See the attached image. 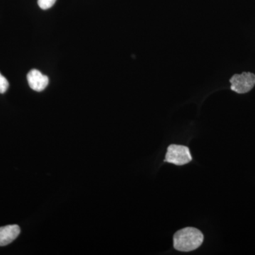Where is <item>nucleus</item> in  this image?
Segmentation results:
<instances>
[{"mask_svg":"<svg viewBox=\"0 0 255 255\" xmlns=\"http://www.w3.org/2000/svg\"><path fill=\"white\" fill-rule=\"evenodd\" d=\"M204 242V235L195 228L188 227L179 230L174 234V249L180 252L195 251Z\"/></svg>","mask_w":255,"mask_h":255,"instance_id":"nucleus-1","label":"nucleus"},{"mask_svg":"<svg viewBox=\"0 0 255 255\" xmlns=\"http://www.w3.org/2000/svg\"><path fill=\"white\" fill-rule=\"evenodd\" d=\"M191 160L192 157L187 146L170 145L167 147L164 162L176 165H184L189 163Z\"/></svg>","mask_w":255,"mask_h":255,"instance_id":"nucleus-2","label":"nucleus"},{"mask_svg":"<svg viewBox=\"0 0 255 255\" xmlns=\"http://www.w3.org/2000/svg\"><path fill=\"white\" fill-rule=\"evenodd\" d=\"M231 89L238 94H246L251 91L255 85V75L251 73H243L234 75L230 80Z\"/></svg>","mask_w":255,"mask_h":255,"instance_id":"nucleus-3","label":"nucleus"},{"mask_svg":"<svg viewBox=\"0 0 255 255\" xmlns=\"http://www.w3.org/2000/svg\"><path fill=\"white\" fill-rule=\"evenodd\" d=\"M27 80L30 87L36 92L43 91L49 83L48 77L36 69H33L28 73Z\"/></svg>","mask_w":255,"mask_h":255,"instance_id":"nucleus-4","label":"nucleus"},{"mask_svg":"<svg viewBox=\"0 0 255 255\" xmlns=\"http://www.w3.org/2000/svg\"><path fill=\"white\" fill-rule=\"evenodd\" d=\"M21 230L17 225H10L0 228V247L6 246L18 237Z\"/></svg>","mask_w":255,"mask_h":255,"instance_id":"nucleus-5","label":"nucleus"},{"mask_svg":"<svg viewBox=\"0 0 255 255\" xmlns=\"http://www.w3.org/2000/svg\"><path fill=\"white\" fill-rule=\"evenodd\" d=\"M56 0H38V4L41 9L46 10L51 8L55 4Z\"/></svg>","mask_w":255,"mask_h":255,"instance_id":"nucleus-6","label":"nucleus"},{"mask_svg":"<svg viewBox=\"0 0 255 255\" xmlns=\"http://www.w3.org/2000/svg\"><path fill=\"white\" fill-rule=\"evenodd\" d=\"M9 84L8 80L0 73V94H4L9 88Z\"/></svg>","mask_w":255,"mask_h":255,"instance_id":"nucleus-7","label":"nucleus"}]
</instances>
